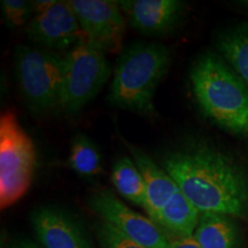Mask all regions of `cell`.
<instances>
[{
    "label": "cell",
    "instance_id": "5bb4252c",
    "mask_svg": "<svg viewBox=\"0 0 248 248\" xmlns=\"http://www.w3.org/2000/svg\"><path fill=\"white\" fill-rule=\"evenodd\" d=\"M193 237L201 248H240V232L231 216L201 213Z\"/></svg>",
    "mask_w": 248,
    "mask_h": 248
},
{
    "label": "cell",
    "instance_id": "ac0fdd59",
    "mask_svg": "<svg viewBox=\"0 0 248 248\" xmlns=\"http://www.w3.org/2000/svg\"><path fill=\"white\" fill-rule=\"evenodd\" d=\"M1 14L5 24L11 29L28 24L35 15L31 1L26 0H2Z\"/></svg>",
    "mask_w": 248,
    "mask_h": 248
},
{
    "label": "cell",
    "instance_id": "44dd1931",
    "mask_svg": "<svg viewBox=\"0 0 248 248\" xmlns=\"http://www.w3.org/2000/svg\"><path fill=\"white\" fill-rule=\"evenodd\" d=\"M8 248H43V247L40 246V245H37L30 240L21 239V240L15 241V243L12 244Z\"/></svg>",
    "mask_w": 248,
    "mask_h": 248
},
{
    "label": "cell",
    "instance_id": "7402d4cb",
    "mask_svg": "<svg viewBox=\"0 0 248 248\" xmlns=\"http://www.w3.org/2000/svg\"><path fill=\"white\" fill-rule=\"evenodd\" d=\"M241 4H243L244 7L248 8V0H245V1H241Z\"/></svg>",
    "mask_w": 248,
    "mask_h": 248
},
{
    "label": "cell",
    "instance_id": "ba28073f",
    "mask_svg": "<svg viewBox=\"0 0 248 248\" xmlns=\"http://www.w3.org/2000/svg\"><path fill=\"white\" fill-rule=\"evenodd\" d=\"M85 36V43L105 54L116 53L123 45L125 20L119 1L113 0H70Z\"/></svg>",
    "mask_w": 248,
    "mask_h": 248
},
{
    "label": "cell",
    "instance_id": "e0dca14e",
    "mask_svg": "<svg viewBox=\"0 0 248 248\" xmlns=\"http://www.w3.org/2000/svg\"><path fill=\"white\" fill-rule=\"evenodd\" d=\"M69 166L83 177H94L102 172L101 155L97 145L83 133H77L71 140Z\"/></svg>",
    "mask_w": 248,
    "mask_h": 248
},
{
    "label": "cell",
    "instance_id": "4fadbf2b",
    "mask_svg": "<svg viewBox=\"0 0 248 248\" xmlns=\"http://www.w3.org/2000/svg\"><path fill=\"white\" fill-rule=\"evenodd\" d=\"M200 215L199 210L178 188L153 221L169 238L191 237L197 230Z\"/></svg>",
    "mask_w": 248,
    "mask_h": 248
},
{
    "label": "cell",
    "instance_id": "603a6c76",
    "mask_svg": "<svg viewBox=\"0 0 248 248\" xmlns=\"http://www.w3.org/2000/svg\"><path fill=\"white\" fill-rule=\"evenodd\" d=\"M247 208H248V204H247Z\"/></svg>",
    "mask_w": 248,
    "mask_h": 248
},
{
    "label": "cell",
    "instance_id": "7c38bea8",
    "mask_svg": "<svg viewBox=\"0 0 248 248\" xmlns=\"http://www.w3.org/2000/svg\"><path fill=\"white\" fill-rule=\"evenodd\" d=\"M128 148L144 179L146 190L144 209L146 210L148 217L154 219L160 210L166 206L171 195L178 191V186L170 177L169 173L152 160L146 153L132 145H128Z\"/></svg>",
    "mask_w": 248,
    "mask_h": 248
},
{
    "label": "cell",
    "instance_id": "30bf717a",
    "mask_svg": "<svg viewBox=\"0 0 248 248\" xmlns=\"http://www.w3.org/2000/svg\"><path fill=\"white\" fill-rule=\"evenodd\" d=\"M31 225L43 248H93L79 222L57 207H39L31 213Z\"/></svg>",
    "mask_w": 248,
    "mask_h": 248
},
{
    "label": "cell",
    "instance_id": "ffe728a7",
    "mask_svg": "<svg viewBox=\"0 0 248 248\" xmlns=\"http://www.w3.org/2000/svg\"><path fill=\"white\" fill-rule=\"evenodd\" d=\"M169 248H201L199 243L195 240L193 235H191V237L169 238Z\"/></svg>",
    "mask_w": 248,
    "mask_h": 248
},
{
    "label": "cell",
    "instance_id": "d6986e66",
    "mask_svg": "<svg viewBox=\"0 0 248 248\" xmlns=\"http://www.w3.org/2000/svg\"><path fill=\"white\" fill-rule=\"evenodd\" d=\"M94 232L101 248H145L102 219L95 222Z\"/></svg>",
    "mask_w": 248,
    "mask_h": 248
},
{
    "label": "cell",
    "instance_id": "5b68a950",
    "mask_svg": "<svg viewBox=\"0 0 248 248\" xmlns=\"http://www.w3.org/2000/svg\"><path fill=\"white\" fill-rule=\"evenodd\" d=\"M15 73L24 100L32 113L45 114L60 106L63 57L49 49L17 46Z\"/></svg>",
    "mask_w": 248,
    "mask_h": 248
},
{
    "label": "cell",
    "instance_id": "8fae6325",
    "mask_svg": "<svg viewBox=\"0 0 248 248\" xmlns=\"http://www.w3.org/2000/svg\"><path fill=\"white\" fill-rule=\"evenodd\" d=\"M130 26L145 36L168 35L179 26L185 14V2L179 0H128L119 1Z\"/></svg>",
    "mask_w": 248,
    "mask_h": 248
},
{
    "label": "cell",
    "instance_id": "3957f363",
    "mask_svg": "<svg viewBox=\"0 0 248 248\" xmlns=\"http://www.w3.org/2000/svg\"><path fill=\"white\" fill-rule=\"evenodd\" d=\"M171 64V49L159 43L130 45L119 58L108 99L114 106L153 115L154 97Z\"/></svg>",
    "mask_w": 248,
    "mask_h": 248
},
{
    "label": "cell",
    "instance_id": "2e32d148",
    "mask_svg": "<svg viewBox=\"0 0 248 248\" xmlns=\"http://www.w3.org/2000/svg\"><path fill=\"white\" fill-rule=\"evenodd\" d=\"M110 179L116 191L124 199L136 206H145L146 190L137 164L126 155L119 157L111 169Z\"/></svg>",
    "mask_w": 248,
    "mask_h": 248
},
{
    "label": "cell",
    "instance_id": "9c48e42d",
    "mask_svg": "<svg viewBox=\"0 0 248 248\" xmlns=\"http://www.w3.org/2000/svg\"><path fill=\"white\" fill-rule=\"evenodd\" d=\"M27 35L32 42L49 51H66L85 43V36L68 1H58L36 14L27 26Z\"/></svg>",
    "mask_w": 248,
    "mask_h": 248
},
{
    "label": "cell",
    "instance_id": "8992f818",
    "mask_svg": "<svg viewBox=\"0 0 248 248\" xmlns=\"http://www.w3.org/2000/svg\"><path fill=\"white\" fill-rule=\"evenodd\" d=\"M110 74V64L104 52L88 43L76 45L63 57L59 107L68 114L78 113L97 97Z\"/></svg>",
    "mask_w": 248,
    "mask_h": 248
},
{
    "label": "cell",
    "instance_id": "7a4b0ae2",
    "mask_svg": "<svg viewBox=\"0 0 248 248\" xmlns=\"http://www.w3.org/2000/svg\"><path fill=\"white\" fill-rule=\"evenodd\" d=\"M190 80L204 116L231 135L248 136V85L219 55L198 58Z\"/></svg>",
    "mask_w": 248,
    "mask_h": 248
},
{
    "label": "cell",
    "instance_id": "277c9868",
    "mask_svg": "<svg viewBox=\"0 0 248 248\" xmlns=\"http://www.w3.org/2000/svg\"><path fill=\"white\" fill-rule=\"evenodd\" d=\"M36 168L32 139L14 111L0 116V207L6 209L22 199L30 188Z\"/></svg>",
    "mask_w": 248,
    "mask_h": 248
},
{
    "label": "cell",
    "instance_id": "52a82bcc",
    "mask_svg": "<svg viewBox=\"0 0 248 248\" xmlns=\"http://www.w3.org/2000/svg\"><path fill=\"white\" fill-rule=\"evenodd\" d=\"M89 207L99 219L109 223L142 247L169 248V237L153 219L135 212L110 191H95L90 197Z\"/></svg>",
    "mask_w": 248,
    "mask_h": 248
},
{
    "label": "cell",
    "instance_id": "9a60e30c",
    "mask_svg": "<svg viewBox=\"0 0 248 248\" xmlns=\"http://www.w3.org/2000/svg\"><path fill=\"white\" fill-rule=\"evenodd\" d=\"M221 58L248 85V23L231 28L217 39Z\"/></svg>",
    "mask_w": 248,
    "mask_h": 248
},
{
    "label": "cell",
    "instance_id": "6da1fadb",
    "mask_svg": "<svg viewBox=\"0 0 248 248\" xmlns=\"http://www.w3.org/2000/svg\"><path fill=\"white\" fill-rule=\"evenodd\" d=\"M161 164L200 213L244 216L247 177L230 155L203 142H188L164 154Z\"/></svg>",
    "mask_w": 248,
    "mask_h": 248
}]
</instances>
